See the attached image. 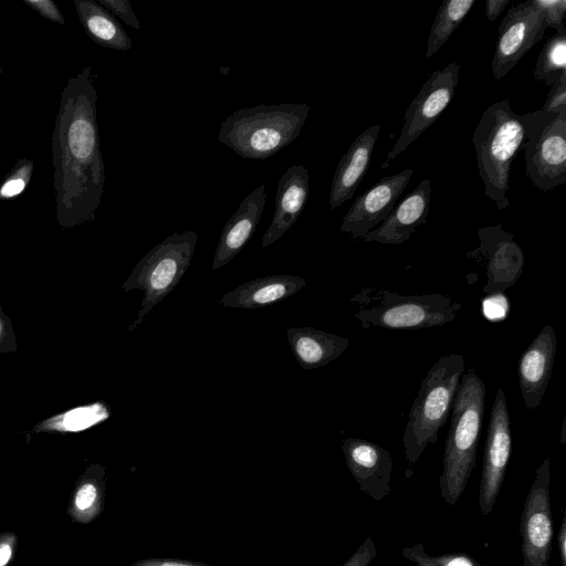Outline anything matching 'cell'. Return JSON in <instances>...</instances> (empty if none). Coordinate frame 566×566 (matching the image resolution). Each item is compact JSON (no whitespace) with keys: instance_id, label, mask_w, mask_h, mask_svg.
<instances>
[{"instance_id":"obj_1","label":"cell","mask_w":566,"mask_h":566,"mask_svg":"<svg viewBox=\"0 0 566 566\" xmlns=\"http://www.w3.org/2000/svg\"><path fill=\"white\" fill-rule=\"evenodd\" d=\"M91 66L67 80L52 133L55 213L62 228L95 219L105 186L97 125V90Z\"/></svg>"},{"instance_id":"obj_2","label":"cell","mask_w":566,"mask_h":566,"mask_svg":"<svg viewBox=\"0 0 566 566\" xmlns=\"http://www.w3.org/2000/svg\"><path fill=\"white\" fill-rule=\"evenodd\" d=\"M486 386L471 369L462 375L451 409V424L444 443L440 495L454 505L467 489L475 467L485 412Z\"/></svg>"},{"instance_id":"obj_3","label":"cell","mask_w":566,"mask_h":566,"mask_svg":"<svg viewBox=\"0 0 566 566\" xmlns=\"http://www.w3.org/2000/svg\"><path fill=\"white\" fill-rule=\"evenodd\" d=\"M310 111L305 103L241 108L221 122L217 139L245 159H266L297 138Z\"/></svg>"},{"instance_id":"obj_4","label":"cell","mask_w":566,"mask_h":566,"mask_svg":"<svg viewBox=\"0 0 566 566\" xmlns=\"http://www.w3.org/2000/svg\"><path fill=\"white\" fill-rule=\"evenodd\" d=\"M463 371V355L450 354L441 356L422 379L402 437L409 468L417 463L428 444L437 442L439 430L450 417Z\"/></svg>"},{"instance_id":"obj_5","label":"cell","mask_w":566,"mask_h":566,"mask_svg":"<svg viewBox=\"0 0 566 566\" xmlns=\"http://www.w3.org/2000/svg\"><path fill=\"white\" fill-rule=\"evenodd\" d=\"M472 143L485 196L499 209L506 208L511 166L524 143L520 115L511 108L509 99L495 102L483 112Z\"/></svg>"},{"instance_id":"obj_6","label":"cell","mask_w":566,"mask_h":566,"mask_svg":"<svg viewBox=\"0 0 566 566\" xmlns=\"http://www.w3.org/2000/svg\"><path fill=\"white\" fill-rule=\"evenodd\" d=\"M354 316L363 328L420 329L451 323L462 304L444 294L401 295L388 290L364 287L354 294Z\"/></svg>"},{"instance_id":"obj_7","label":"cell","mask_w":566,"mask_h":566,"mask_svg":"<svg viewBox=\"0 0 566 566\" xmlns=\"http://www.w3.org/2000/svg\"><path fill=\"white\" fill-rule=\"evenodd\" d=\"M197 239L198 234L192 230L172 233L151 248L134 266L123 289L144 291V297L128 332L135 331L181 281L190 266Z\"/></svg>"},{"instance_id":"obj_8","label":"cell","mask_w":566,"mask_h":566,"mask_svg":"<svg viewBox=\"0 0 566 566\" xmlns=\"http://www.w3.org/2000/svg\"><path fill=\"white\" fill-rule=\"evenodd\" d=\"M525 151V171L531 182L549 191L566 182V109H542L520 115Z\"/></svg>"},{"instance_id":"obj_9","label":"cell","mask_w":566,"mask_h":566,"mask_svg":"<svg viewBox=\"0 0 566 566\" xmlns=\"http://www.w3.org/2000/svg\"><path fill=\"white\" fill-rule=\"evenodd\" d=\"M522 566H549L553 518L551 506V458L536 469L520 522Z\"/></svg>"},{"instance_id":"obj_10","label":"cell","mask_w":566,"mask_h":566,"mask_svg":"<svg viewBox=\"0 0 566 566\" xmlns=\"http://www.w3.org/2000/svg\"><path fill=\"white\" fill-rule=\"evenodd\" d=\"M459 74L460 65L451 62L428 77L405 113L400 134L387 155L388 160L395 159L436 123L453 98Z\"/></svg>"},{"instance_id":"obj_11","label":"cell","mask_w":566,"mask_h":566,"mask_svg":"<svg viewBox=\"0 0 566 566\" xmlns=\"http://www.w3.org/2000/svg\"><path fill=\"white\" fill-rule=\"evenodd\" d=\"M511 451V419L504 390L499 387L489 419L479 488L478 504L482 516L489 515L495 506Z\"/></svg>"},{"instance_id":"obj_12","label":"cell","mask_w":566,"mask_h":566,"mask_svg":"<svg viewBox=\"0 0 566 566\" xmlns=\"http://www.w3.org/2000/svg\"><path fill=\"white\" fill-rule=\"evenodd\" d=\"M480 244L467 252L468 259L476 260L485 266L486 283L483 293L486 296L503 293L522 275L524 254L514 235L502 224L484 227L478 230Z\"/></svg>"},{"instance_id":"obj_13","label":"cell","mask_w":566,"mask_h":566,"mask_svg":"<svg viewBox=\"0 0 566 566\" xmlns=\"http://www.w3.org/2000/svg\"><path fill=\"white\" fill-rule=\"evenodd\" d=\"M546 24L533 0L509 9L499 27L492 59L494 80L504 77L545 33Z\"/></svg>"},{"instance_id":"obj_14","label":"cell","mask_w":566,"mask_h":566,"mask_svg":"<svg viewBox=\"0 0 566 566\" xmlns=\"http://www.w3.org/2000/svg\"><path fill=\"white\" fill-rule=\"evenodd\" d=\"M412 175L413 169L407 168L386 176L358 196L343 218L340 231L350 233L355 239L364 238L387 218Z\"/></svg>"},{"instance_id":"obj_15","label":"cell","mask_w":566,"mask_h":566,"mask_svg":"<svg viewBox=\"0 0 566 566\" xmlns=\"http://www.w3.org/2000/svg\"><path fill=\"white\" fill-rule=\"evenodd\" d=\"M346 465L360 490L379 502L390 493L392 458L381 446L360 438H347L342 446Z\"/></svg>"},{"instance_id":"obj_16","label":"cell","mask_w":566,"mask_h":566,"mask_svg":"<svg viewBox=\"0 0 566 566\" xmlns=\"http://www.w3.org/2000/svg\"><path fill=\"white\" fill-rule=\"evenodd\" d=\"M557 352V338L552 325H545L518 360V384L524 403L530 409L539 406L544 397Z\"/></svg>"},{"instance_id":"obj_17","label":"cell","mask_w":566,"mask_h":566,"mask_svg":"<svg viewBox=\"0 0 566 566\" xmlns=\"http://www.w3.org/2000/svg\"><path fill=\"white\" fill-rule=\"evenodd\" d=\"M430 200L431 180L423 179L407 197L396 203L380 226L368 232L363 240L382 244H402L426 223Z\"/></svg>"},{"instance_id":"obj_18","label":"cell","mask_w":566,"mask_h":566,"mask_svg":"<svg viewBox=\"0 0 566 566\" xmlns=\"http://www.w3.org/2000/svg\"><path fill=\"white\" fill-rule=\"evenodd\" d=\"M310 193V175L302 164L291 166L280 178L271 223L262 238L265 248L292 228L302 213Z\"/></svg>"},{"instance_id":"obj_19","label":"cell","mask_w":566,"mask_h":566,"mask_svg":"<svg viewBox=\"0 0 566 566\" xmlns=\"http://www.w3.org/2000/svg\"><path fill=\"white\" fill-rule=\"evenodd\" d=\"M266 202L265 184L252 190L226 223L216 248L212 270L228 264L254 233Z\"/></svg>"},{"instance_id":"obj_20","label":"cell","mask_w":566,"mask_h":566,"mask_svg":"<svg viewBox=\"0 0 566 566\" xmlns=\"http://www.w3.org/2000/svg\"><path fill=\"white\" fill-rule=\"evenodd\" d=\"M380 125L375 124L361 132L340 158L332 181L328 203L334 210L349 200L369 167Z\"/></svg>"},{"instance_id":"obj_21","label":"cell","mask_w":566,"mask_h":566,"mask_svg":"<svg viewBox=\"0 0 566 566\" xmlns=\"http://www.w3.org/2000/svg\"><path fill=\"white\" fill-rule=\"evenodd\" d=\"M306 285V280L290 274L269 275L249 281L223 294L220 304L232 308H259L276 304Z\"/></svg>"},{"instance_id":"obj_22","label":"cell","mask_w":566,"mask_h":566,"mask_svg":"<svg viewBox=\"0 0 566 566\" xmlns=\"http://www.w3.org/2000/svg\"><path fill=\"white\" fill-rule=\"evenodd\" d=\"M286 338L296 361L305 370L327 365L348 347L349 339L313 327H291Z\"/></svg>"},{"instance_id":"obj_23","label":"cell","mask_w":566,"mask_h":566,"mask_svg":"<svg viewBox=\"0 0 566 566\" xmlns=\"http://www.w3.org/2000/svg\"><path fill=\"white\" fill-rule=\"evenodd\" d=\"M74 6L84 31L93 42L117 51L132 49V39L122 24L97 1L74 0Z\"/></svg>"},{"instance_id":"obj_24","label":"cell","mask_w":566,"mask_h":566,"mask_svg":"<svg viewBox=\"0 0 566 566\" xmlns=\"http://www.w3.org/2000/svg\"><path fill=\"white\" fill-rule=\"evenodd\" d=\"M105 468L91 464L78 478L67 505L69 516L76 523L90 524L102 514L105 504Z\"/></svg>"},{"instance_id":"obj_25","label":"cell","mask_w":566,"mask_h":566,"mask_svg":"<svg viewBox=\"0 0 566 566\" xmlns=\"http://www.w3.org/2000/svg\"><path fill=\"white\" fill-rule=\"evenodd\" d=\"M474 0H446L440 6L430 29L426 57H431L460 27L474 6Z\"/></svg>"},{"instance_id":"obj_26","label":"cell","mask_w":566,"mask_h":566,"mask_svg":"<svg viewBox=\"0 0 566 566\" xmlns=\"http://www.w3.org/2000/svg\"><path fill=\"white\" fill-rule=\"evenodd\" d=\"M563 73H566V32H556L537 57L534 77L551 87Z\"/></svg>"},{"instance_id":"obj_27","label":"cell","mask_w":566,"mask_h":566,"mask_svg":"<svg viewBox=\"0 0 566 566\" xmlns=\"http://www.w3.org/2000/svg\"><path fill=\"white\" fill-rule=\"evenodd\" d=\"M401 554L416 566H482L475 558L464 553L429 555L424 551L423 543L406 546L402 548Z\"/></svg>"},{"instance_id":"obj_28","label":"cell","mask_w":566,"mask_h":566,"mask_svg":"<svg viewBox=\"0 0 566 566\" xmlns=\"http://www.w3.org/2000/svg\"><path fill=\"white\" fill-rule=\"evenodd\" d=\"M33 167V161L28 158L18 160L0 182V200H9L21 195L31 180Z\"/></svg>"},{"instance_id":"obj_29","label":"cell","mask_w":566,"mask_h":566,"mask_svg":"<svg viewBox=\"0 0 566 566\" xmlns=\"http://www.w3.org/2000/svg\"><path fill=\"white\" fill-rule=\"evenodd\" d=\"M533 3L541 12L546 28H553L557 32H566L564 24L566 14L565 0H533Z\"/></svg>"},{"instance_id":"obj_30","label":"cell","mask_w":566,"mask_h":566,"mask_svg":"<svg viewBox=\"0 0 566 566\" xmlns=\"http://www.w3.org/2000/svg\"><path fill=\"white\" fill-rule=\"evenodd\" d=\"M541 109L552 114H558L566 109V73H563L551 86L546 101Z\"/></svg>"},{"instance_id":"obj_31","label":"cell","mask_w":566,"mask_h":566,"mask_svg":"<svg viewBox=\"0 0 566 566\" xmlns=\"http://www.w3.org/2000/svg\"><path fill=\"white\" fill-rule=\"evenodd\" d=\"M97 3L123 20L127 25L137 30L140 29V23L128 0H98Z\"/></svg>"},{"instance_id":"obj_32","label":"cell","mask_w":566,"mask_h":566,"mask_svg":"<svg viewBox=\"0 0 566 566\" xmlns=\"http://www.w3.org/2000/svg\"><path fill=\"white\" fill-rule=\"evenodd\" d=\"M94 411L96 410H93L92 408H78L72 410L63 416V420L60 421L59 427L64 430H82L94 423L96 419L94 416L96 412Z\"/></svg>"},{"instance_id":"obj_33","label":"cell","mask_w":566,"mask_h":566,"mask_svg":"<svg viewBox=\"0 0 566 566\" xmlns=\"http://www.w3.org/2000/svg\"><path fill=\"white\" fill-rule=\"evenodd\" d=\"M23 3L51 22L64 25V15L52 0H23Z\"/></svg>"},{"instance_id":"obj_34","label":"cell","mask_w":566,"mask_h":566,"mask_svg":"<svg viewBox=\"0 0 566 566\" xmlns=\"http://www.w3.org/2000/svg\"><path fill=\"white\" fill-rule=\"evenodd\" d=\"M377 555L373 536L369 535L342 566H369Z\"/></svg>"},{"instance_id":"obj_35","label":"cell","mask_w":566,"mask_h":566,"mask_svg":"<svg viewBox=\"0 0 566 566\" xmlns=\"http://www.w3.org/2000/svg\"><path fill=\"white\" fill-rule=\"evenodd\" d=\"M18 536L12 531L0 533V566H8L17 551Z\"/></svg>"},{"instance_id":"obj_36","label":"cell","mask_w":566,"mask_h":566,"mask_svg":"<svg viewBox=\"0 0 566 566\" xmlns=\"http://www.w3.org/2000/svg\"><path fill=\"white\" fill-rule=\"evenodd\" d=\"M129 566H212L202 562L176 558H143L134 562Z\"/></svg>"},{"instance_id":"obj_37","label":"cell","mask_w":566,"mask_h":566,"mask_svg":"<svg viewBox=\"0 0 566 566\" xmlns=\"http://www.w3.org/2000/svg\"><path fill=\"white\" fill-rule=\"evenodd\" d=\"M509 3L510 0H488L485 3L486 18L492 22L495 21Z\"/></svg>"},{"instance_id":"obj_38","label":"cell","mask_w":566,"mask_h":566,"mask_svg":"<svg viewBox=\"0 0 566 566\" xmlns=\"http://www.w3.org/2000/svg\"><path fill=\"white\" fill-rule=\"evenodd\" d=\"M557 547H558V555H559L560 564H562V566H566V518H565V514L563 515L559 531L557 534Z\"/></svg>"},{"instance_id":"obj_39","label":"cell","mask_w":566,"mask_h":566,"mask_svg":"<svg viewBox=\"0 0 566 566\" xmlns=\"http://www.w3.org/2000/svg\"><path fill=\"white\" fill-rule=\"evenodd\" d=\"M3 332H4V325H3V322H2V319L0 317V338L3 335Z\"/></svg>"},{"instance_id":"obj_40","label":"cell","mask_w":566,"mask_h":566,"mask_svg":"<svg viewBox=\"0 0 566 566\" xmlns=\"http://www.w3.org/2000/svg\"><path fill=\"white\" fill-rule=\"evenodd\" d=\"M2 74H3V67H2V65L0 63V77L2 76Z\"/></svg>"}]
</instances>
